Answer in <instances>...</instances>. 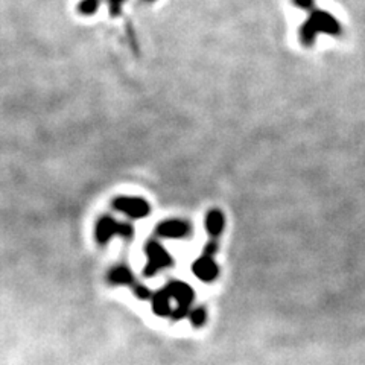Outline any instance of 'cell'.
<instances>
[{
    "label": "cell",
    "instance_id": "obj_1",
    "mask_svg": "<svg viewBox=\"0 0 365 365\" xmlns=\"http://www.w3.org/2000/svg\"><path fill=\"white\" fill-rule=\"evenodd\" d=\"M114 236H121L123 239H131L134 236L133 225L128 223H119L112 216H102L95 227V238L99 244H107Z\"/></svg>",
    "mask_w": 365,
    "mask_h": 365
},
{
    "label": "cell",
    "instance_id": "obj_2",
    "mask_svg": "<svg viewBox=\"0 0 365 365\" xmlns=\"http://www.w3.org/2000/svg\"><path fill=\"white\" fill-rule=\"evenodd\" d=\"M164 289H166L168 294L171 295V299L177 301V307L171 315L172 320H181L184 316H188L190 312V305L194 303L195 299L194 289L180 280H172Z\"/></svg>",
    "mask_w": 365,
    "mask_h": 365
},
{
    "label": "cell",
    "instance_id": "obj_3",
    "mask_svg": "<svg viewBox=\"0 0 365 365\" xmlns=\"http://www.w3.org/2000/svg\"><path fill=\"white\" fill-rule=\"evenodd\" d=\"M144 253H147L148 264L144 265L143 274L148 275V277H153L158 271L174 265V259H172L166 248L158 242V240H149V242L144 245Z\"/></svg>",
    "mask_w": 365,
    "mask_h": 365
},
{
    "label": "cell",
    "instance_id": "obj_4",
    "mask_svg": "<svg viewBox=\"0 0 365 365\" xmlns=\"http://www.w3.org/2000/svg\"><path fill=\"white\" fill-rule=\"evenodd\" d=\"M113 209L131 219H142L149 215L151 207L143 198L137 197H118L113 199Z\"/></svg>",
    "mask_w": 365,
    "mask_h": 365
},
{
    "label": "cell",
    "instance_id": "obj_5",
    "mask_svg": "<svg viewBox=\"0 0 365 365\" xmlns=\"http://www.w3.org/2000/svg\"><path fill=\"white\" fill-rule=\"evenodd\" d=\"M309 20H312V23L315 25L316 29H318V32L329 34V36H332V37L342 36L344 29H342L341 23L332 16V14L325 10L315 8L314 11L309 12Z\"/></svg>",
    "mask_w": 365,
    "mask_h": 365
},
{
    "label": "cell",
    "instance_id": "obj_6",
    "mask_svg": "<svg viewBox=\"0 0 365 365\" xmlns=\"http://www.w3.org/2000/svg\"><path fill=\"white\" fill-rule=\"evenodd\" d=\"M155 231L160 238L181 239L190 235L192 227L188 221H183V219H168V221L158 224Z\"/></svg>",
    "mask_w": 365,
    "mask_h": 365
},
{
    "label": "cell",
    "instance_id": "obj_7",
    "mask_svg": "<svg viewBox=\"0 0 365 365\" xmlns=\"http://www.w3.org/2000/svg\"><path fill=\"white\" fill-rule=\"evenodd\" d=\"M192 271L197 275V277L205 281V284H210V281L215 280L219 274V268L216 265V262L213 260V256L209 254H201L192 265Z\"/></svg>",
    "mask_w": 365,
    "mask_h": 365
},
{
    "label": "cell",
    "instance_id": "obj_8",
    "mask_svg": "<svg viewBox=\"0 0 365 365\" xmlns=\"http://www.w3.org/2000/svg\"><path fill=\"white\" fill-rule=\"evenodd\" d=\"M108 281L116 286H131L133 288L137 281L134 279V274L125 265L114 266L112 271L108 273Z\"/></svg>",
    "mask_w": 365,
    "mask_h": 365
},
{
    "label": "cell",
    "instance_id": "obj_9",
    "mask_svg": "<svg viewBox=\"0 0 365 365\" xmlns=\"http://www.w3.org/2000/svg\"><path fill=\"white\" fill-rule=\"evenodd\" d=\"M153 311L158 316H171L174 309L171 307V295L166 289H160L153 294Z\"/></svg>",
    "mask_w": 365,
    "mask_h": 365
},
{
    "label": "cell",
    "instance_id": "obj_10",
    "mask_svg": "<svg viewBox=\"0 0 365 365\" xmlns=\"http://www.w3.org/2000/svg\"><path fill=\"white\" fill-rule=\"evenodd\" d=\"M205 230L210 236L216 238L223 233L224 225H225V219L224 215L219 210H210L207 215H205Z\"/></svg>",
    "mask_w": 365,
    "mask_h": 365
},
{
    "label": "cell",
    "instance_id": "obj_11",
    "mask_svg": "<svg viewBox=\"0 0 365 365\" xmlns=\"http://www.w3.org/2000/svg\"><path fill=\"white\" fill-rule=\"evenodd\" d=\"M318 29H316L315 25L312 23V20H305V22L301 23L300 26V31H299V37L303 46H307L311 47L315 45L316 38H318Z\"/></svg>",
    "mask_w": 365,
    "mask_h": 365
},
{
    "label": "cell",
    "instance_id": "obj_12",
    "mask_svg": "<svg viewBox=\"0 0 365 365\" xmlns=\"http://www.w3.org/2000/svg\"><path fill=\"white\" fill-rule=\"evenodd\" d=\"M189 320L194 327H201L207 321V314H205L204 307H195L194 311L189 312Z\"/></svg>",
    "mask_w": 365,
    "mask_h": 365
},
{
    "label": "cell",
    "instance_id": "obj_13",
    "mask_svg": "<svg viewBox=\"0 0 365 365\" xmlns=\"http://www.w3.org/2000/svg\"><path fill=\"white\" fill-rule=\"evenodd\" d=\"M133 292L137 299H140V300H148V299H153V292L149 291V288L147 286H143L140 284H136L133 286Z\"/></svg>",
    "mask_w": 365,
    "mask_h": 365
},
{
    "label": "cell",
    "instance_id": "obj_14",
    "mask_svg": "<svg viewBox=\"0 0 365 365\" xmlns=\"http://www.w3.org/2000/svg\"><path fill=\"white\" fill-rule=\"evenodd\" d=\"M291 2L303 11H314L315 10V0H291Z\"/></svg>",
    "mask_w": 365,
    "mask_h": 365
}]
</instances>
